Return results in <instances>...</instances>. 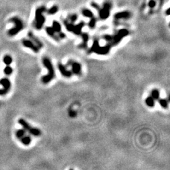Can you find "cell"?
Segmentation results:
<instances>
[{
  "instance_id": "5",
  "label": "cell",
  "mask_w": 170,
  "mask_h": 170,
  "mask_svg": "<svg viewBox=\"0 0 170 170\" xmlns=\"http://www.w3.org/2000/svg\"><path fill=\"white\" fill-rule=\"evenodd\" d=\"M110 4L106 3H105L103 8L99 9V16L102 20H106L110 15Z\"/></svg>"
},
{
  "instance_id": "3",
  "label": "cell",
  "mask_w": 170,
  "mask_h": 170,
  "mask_svg": "<svg viewBox=\"0 0 170 170\" xmlns=\"http://www.w3.org/2000/svg\"><path fill=\"white\" fill-rule=\"evenodd\" d=\"M46 11L45 7H39L36 10L35 12V27L37 30H41L44 23L46 22L45 17L43 15V13Z\"/></svg>"
},
{
  "instance_id": "18",
  "label": "cell",
  "mask_w": 170,
  "mask_h": 170,
  "mask_svg": "<svg viewBox=\"0 0 170 170\" xmlns=\"http://www.w3.org/2000/svg\"><path fill=\"white\" fill-rule=\"evenodd\" d=\"M82 14L83 15V16L88 17V18H92L93 17V12L88 9H83L82 11Z\"/></svg>"
},
{
  "instance_id": "13",
  "label": "cell",
  "mask_w": 170,
  "mask_h": 170,
  "mask_svg": "<svg viewBox=\"0 0 170 170\" xmlns=\"http://www.w3.org/2000/svg\"><path fill=\"white\" fill-rule=\"evenodd\" d=\"M20 141H21L23 144H24L25 146H29L30 144V143L32 142V138L30 135L25 134L23 137L20 139Z\"/></svg>"
},
{
  "instance_id": "30",
  "label": "cell",
  "mask_w": 170,
  "mask_h": 170,
  "mask_svg": "<svg viewBox=\"0 0 170 170\" xmlns=\"http://www.w3.org/2000/svg\"><path fill=\"white\" fill-rule=\"evenodd\" d=\"M91 6H93V8H96V10H99V6H98V5H97L96 3H93L91 4Z\"/></svg>"
},
{
  "instance_id": "7",
  "label": "cell",
  "mask_w": 170,
  "mask_h": 170,
  "mask_svg": "<svg viewBox=\"0 0 170 170\" xmlns=\"http://www.w3.org/2000/svg\"><path fill=\"white\" fill-rule=\"evenodd\" d=\"M129 32L125 29H122L118 32V34L116 35H115L112 39V41H113V44H117L120 41H121L122 39L124 37L128 35Z\"/></svg>"
},
{
  "instance_id": "21",
  "label": "cell",
  "mask_w": 170,
  "mask_h": 170,
  "mask_svg": "<svg viewBox=\"0 0 170 170\" xmlns=\"http://www.w3.org/2000/svg\"><path fill=\"white\" fill-rule=\"evenodd\" d=\"M13 71V68L10 66H6V67L4 68V70H3L4 73H5L6 75H7V76H10V75H11V74H12Z\"/></svg>"
},
{
  "instance_id": "28",
  "label": "cell",
  "mask_w": 170,
  "mask_h": 170,
  "mask_svg": "<svg viewBox=\"0 0 170 170\" xmlns=\"http://www.w3.org/2000/svg\"><path fill=\"white\" fill-rule=\"evenodd\" d=\"M8 93V92L6 91L5 89H4L3 88L0 89V96H4V95Z\"/></svg>"
},
{
  "instance_id": "17",
  "label": "cell",
  "mask_w": 170,
  "mask_h": 170,
  "mask_svg": "<svg viewBox=\"0 0 170 170\" xmlns=\"http://www.w3.org/2000/svg\"><path fill=\"white\" fill-rule=\"evenodd\" d=\"M3 61L4 63H5L6 66H10V65L12 64V61H13V59H12V57H11L10 56L6 55V56H5L3 57Z\"/></svg>"
},
{
  "instance_id": "24",
  "label": "cell",
  "mask_w": 170,
  "mask_h": 170,
  "mask_svg": "<svg viewBox=\"0 0 170 170\" xmlns=\"http://www.w3.org/2000/svg\"><path fill=\"white\" fill-rule=\"evenodd\" d=\"M96 25V18H94L92 17V18L89 22V27H91V29H93Z\"/></svg>"
},
{
  "instance_id": "16",
  "label": "cell",
  "mask_w": 170,
  "mask_h": 170,
  "mask_svg": "<svg viewBox=\"0 0 170 170\" xmlns=\"http://www.w3.org/2000/svg\"><path fill=\"white\" fill-rule=\"evenodd\" d=\"M25 134H26V131L23 129L17 130L15 133L16 137H17V139L18 140L22 138V137H23Z\"/></svg>"
},
{
  "instance_id": "31",
  "label": "cell",
  "mask_w": 170,
  "mask_h": 170,
  "mask_svg": "<svg viewBox=\"0 0 170 170\" xmlns=\"http://www.w3.org/2000/svg\"><path fill=\"white\" fill-rule=\"evenodd\" d=\"M59 37H61V38H62V39H64V37H66V35H65V34H63V33L59 32Z\"/></svg>"
},
{
  "instance_id": "23",
  "label": "cell",
  "mask_w": 170,
  "mask_h": 170,
  "mask_svg": "<svg viewBox=\"0 0 170 170\" xmlns=\"http://www.w3.org/2000/svg\"><path fill=\"white\" fill-rule=\"evenodd\" d=\"M57 11H58V7L57 6H53L48 10V14L49 15H54L57 13Z\"/></svg>"
},
{
  "instance_id": "8",
  "label": "cell",
  "mask_w": 170,
  "mask_h": 170,
  "mask_svg": "<svg viewBox=\"0 0 170 170\" xmlns=\"http://www.w3.org/2000/svg\"><path fill=\"white\" fill-rule=\"evenodd\" d=\"M0 84L3 86V88L9 92L11 88V81L7 77H3L0 79Z\"/></svg>"
},
{
  "instance_id": "32",
  "label": "cell",
  "mask_w": 170,
  "mask_h": 170,
  "mask_svg": "<svg viewBox=\"0 0 170 170\" xmlns=\"http://www.w3.org/2000/svg\"><path fill=\"white\" fill-rule=\"evenodd\" d=\"M166 15H170V8L167 9Z\"/></svg>"
},
{
  "instance_id": "4",
  "label": "cell",
  "mask_w": 170,
  "mask_h": 170,
  "mask_svg": "<svg viewBox=\"0 0 170 170\" xmlns=\"http://www.w3.org/2000/svg\"><path fill=\"white\" fill-rule=\"evenodd\" d=\"M18 123L23 127V129L26 132H28L30 134L32 135H34L35 137H38L41 135V130L39 129L32 127L25 120L23 119V118H20V119L18 120Z\"/></svg>"
},
{
  "instance_id": "25",
  "label": "cell",
  "mask_w": 170,
  "mask_h": 170,
  "mask_svg": "<svg viewBox=\"0 0 170 170\" xmlns=\"http://www.w3.org/2000/svg\"><path fill=\"white\" fill-rule=\"evenodd\" d=\"M82 39H83V42H84V43H86V42H88V39H89V36H88V34H86V33H83V34H82Z\"/></svg>"
},
{
  "instance_id": "22",
  "label": "cell",
  "mask_w": 170,
  "mask_h": 170,
  "mask_svg": "<svg viewBox=\"0 0 170 170\" xmlns=\"http://www.w3.org/2000/svg\"><path fill=\"white\" fill-rule=\"evenodd\" d=\"M159 103L163 108H167L168 106V102L166 99H159Z\"/></svg>"
},
{
  "instance_id": "19",
  "label": "cell",
  "mask_w": 170,
  "mask_h": 170,
  "mask_svg": "<svg viewBox=\"0 0 170 170\" xmlns=\"http://www.w3.org/2000/svg\"><path fill=\"white\" fill-rule=\"evenodd\" d=\"M46 30L49 35L53 37V38H55V39H56V36H55V31L54 30V29H52V27H46Z\"/></svg>"
},
{
  "instance_id": "9",
  "label": "cell",
  "mask_w": 170,
  "mask_h": 170,
  "mask_svg": "<svg viewBox=\"0 0 170 170\" xmlns=\"http://www.w3.org/2000/svg\"><path fill=\"white\" fill-rule=\"evenodd\" d=\"M58 69L60 71L62 76H65L66 77H69L72 76V72L71 71L67 70L66 67L64 66H63L62 64H59V65H58Z\"/></svg>"
},
{
  "instance_id": "1",
  "label": "cell",
  "mask_w": 170,
  "mask_h": 170,
  "mask_svg": "<svg viewBox=\"0 0 170 170\" xmlns=\"http://www.w3.org/2000/svg\"><path fill=\"white\" fill-rule=\"evenodd\" d=\"M42 62L44 66L47 69L48 73L46 76H44L42 77V81L44 84H47L51 82L54 78H55V76H56L55 70L51 60L48 57H44L42 59Z\"/></svg>"
},
{
  "instance_id": "26",
  "label": "cell",
  "mask_w": 170,
  "mask_h": 170,
  "mask_svg": "<svg viewBox=\"0 0 170 170\" xmlns=\"http://www.w3.org/2000/svg\"><path fill=\"white\" fill-rule=\"evenodd\" d=\"M148 5L150 7V8H153L154 7L156 6V2L154 1V0H151L148 3Z\"/></svg>"
},
{
  "instance_id": "20",
  "label": "cell",
  "mask_w": 170,
  "mask_h": 170,
  "mask_svg": "<svg viewBox=\"0 0 170 170\" xmlns=\"http://www.w3.org/2000/svg\"><path fill=\"white\" fill-rule=\"evenodd\" d=\"M160 96V93L159 90L158 89H154L151 91V96L155 100H157L159 98Z\"/></svg>"
},
{
  "instance_id": "2",
  "label": "cell",
  "mask_w": 170,
  "mask_h": 170,
  "mask_svg": "<svg viewBox=\"0 0 170 170\" xmlns=\"http://www.w3.org/2000/svg\"><path fill=\"white\" fill-rule=\"evenodd\" d=\"M9 22H12L15 24V27H13L8 32V34L10 37H13L17 35L19 32L23 30L24 27V25L22 20L17 17H12L9 20Z\"/></svg>"
},
{
  "instance_id": "6",
  "label": "cell",
  "mask_w": 170,
  "mask_h": 170,
  "mask_svg": "<svg viewBox=\"0 0 170 170\" xmlns=\"http://www.w3.org/2000/svg\"><path fill=\"white\" fill-rule=\"evenodd\" d=\"M22 44L23 45L27 48L30 49L32 51L34 52H39L40 51V48L36 45L34 42H32L31 40H28V39H23L22 40Z\"/></svg>"
},
{
  "instance_id": "29",
  "label": "cell",
  "mask_w": 170,
  "mask_h": 170,
  "mask_svg": "<svg viewBox=\"0 0 170 170\" xmlns=\"http://www.w3.org/2000/svg\"><path fill=\"white\" fill-rule=\"evenodd\" d=\"M69 115L72 117H74L76 116V112L74 110H70L69 112Z\"/></svg>"
},
{
  "instance_id": "15",
  "label": "cell",
  "mask_w": 170,
  "mask_h": 170,
  "mask_svg": "<svg viewBox=\"0 0 170 170\" xmlns=\"http://www.w3.org/2000/svg\"><path fill=\"white\" fill-rule=\"evenodd\" d=\"M52 29H54V30L55 32H61V24L59 23V22H57V21H53L52 22Z\"/></svg>"
},
{
  "instance_id": "11",
  "label": "cell",
  "mask_w": 170,
  "mask_h": 170,
  "mask_svg": "<svg viewBox=\"0 0 170 170\" xmlns=\"http://www.w3.org/2000/svg\"><path fill=\"white\" fill-rule=\"evenodd\" d=\"M72 72L75 74H79L81 72V64L78 62H74L72 64Z\"/></svg>"
},
{
  "instance_id": "12",
  "label": "cell",
  "mask_w": 170,
  "mask_h": 170,
  "mask_svg": "<svg viewBox=\"0 0 170 170\" xmlns=\"http://www.w3.org/2000/svg\"><path fill=\"white\" fill-rule=\"evenodd\" d=\"M130 17V13L127 11H125V12H122L117 13L115 14V18L117 19H121V18H129Z\"/></svg>"
},
{
  "instance_id": "10",
  "label": "cell",
  "mask_w": 170,
  "mask_h": 170,
  "mask_svg": "<svg viewBox=\"0 0 170 170\" xmlns=\"http://www.w3.org/2000/svg\"><path fill=\"white\" fill-rule=\"evenodd\" d=\"M28 36L30 37V39H31V41H32V42H34V43H35V44L36 45L39 47V48H40V49L43 47V44H42V42L39 41V39H37L35 36H34V34H32V32H29Z\"/></svg>"
},
{
  "instance_id": "14",
  "label": "cell",
  "mask_w": 170,
  "mask_h": 170,
  "mask_svg": "<svg viewBox=\"0 0 170 170\" xmlns=\"http://www.w3.org/2000/svg\"><path fill=\"white\" fill-rule=\"evenodd\" d=\"M145 103L147 106L152 108L155 105V100L152 96H148L145 100Z\"/></svg>"
},
{
  "instance_id": "27",
  "label": "cell",
  "mask_w": 170,
  "mask_h": 170,
  "mask_svg": "<svg viewBox=\"0 0 170 170\" xmlns=\"http://www.w3.org/2000/svg\"><path fill=\"white\" fill-rule=\"evenodd\" d=\"M77 16L76 15H72L70 17V20L72 22H76L77 20Z\"/></svg>"
}]
</instances>
